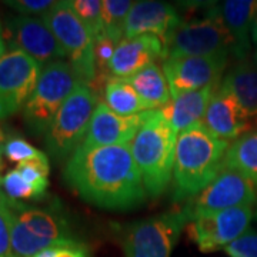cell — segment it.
Segmentation results:
<instances>
[{
    "label": "cell",
    "mask_w": 257,
    "mask_h": 257,
    "mask_svg": "<svg viewBox=\"0 0 257 257\" xmlns=\"http://www.w3.org/2000/svg\"><path fill=\"white\" fill-rule=\"evenodd\" d=\"M63 177L84 202L107 210H128L146 202L143 179L130 146L79 147Z\"/></svg>",
    "instance_id": "obj_1"
},
{
    "label": "cell",
    "mask_w": 257,
    "mask_h": 257,
    "mask_svg": "<svg viewBox=\"0 0 257 257\" xmlns=\"http://www.w3.org/2000/svg\"><path fill=\"white\" fill-rule=\"evenodd\" d=\"M230 142L213 136L204 123L179 133L173 166L175 202H187L221 172Z\"/></svg>",
    "instance_id": "obj_2"
},
{
    "label": "cell",
    "mask_w": 257,
    "mask_h": 257,
    "mask_svg": "<svg viewBox=\"0 0 257 257\" xmlns=\"http://www.w3.org/2000/svg\"><path fill=\"white\" fill-rule=\"evenodd\" d=\"M177 136L159 109L145 113L130 150L149 197H159L173 179Z\"/></svg>",
    "instance_id": "obj_3"
},
{
    "label": "cell",
    "mask_w": 257,
    "mask_h": 257,
    "mask_svg": "<svg viewBox=\"0 0 257 257\" xmlns=\"http://www.w3.org/2000/svg\"><path fill=\"white\" fill-rule=\"evenodd\" d=\"M10 241L15 257H36L40 251L63 240H72L70 223L64 211L52 204L47 207L29 206L10 200Z\"/></svg>",
    "instance_id": "obj_4"
},
{
    "label": "cell",
    "mask_w": 257,
    "mask_h": 257,
    "mask_svg": "<svg viewBox=\"0 0 257 257\" xmlns=\"http://www.w3.org/2000/svg\"><path fill=\"white\" fill-rule=\"evenodd\" d=\"M42 19L57 39L80 83L90 86L92 89L96 87L97 67L94 40L73 12L70 2H56L55 6Z\"/></svg>",
    "instance_id": "obj_5"
},
{
    "label": "cell",
    "mask_w": 257,
    "mask_h": 257,
    "mask_svg": "<svg viewBox=\"0 0 257 257\" xmlns=\"http://www.w3.org/2000/svg\"><path fill=\"white\" fill-rule=\"evenodd\" d=\"M97 104L96 92L83 83L64 101L45 138L47 152L55 160H64L82 145Z\"/></svg>",
    "instance_id": "obj_6"
},
{
    "label": "cell",
    "mask_w": 257,
    "mask_h": 257,
    "mask_svg": "<svg viewBox=\"0 0 257 257\" xmlns=\"http://www.w3.org/2000/svg\"><path fill=\"white\" fill-rule=\"evenodd\" d=\"M80 84L72 64L56 60L46 64L39 77L35 92L23 107V117L35 135H46L57 111Z\"/></svg>",
    "instance_id": "obj_7"
},
{
    "label": "cell",
    "mask_w": 257,
    "mask_h": 257,
    "mask_svg": "<svg viewBox=\"0 0 257 257\" xmlns=\"http://www.w3.org/2000/svg\"><path fill=\"white\" fill-rule=\"evenodd\" d=\"M167 57L234 55V40L226 28L219 5L199 19L184 22L165 40Z\"/></svg>",
    "instance_id": "obj_8"
},
{
    "label": "cell",
    "mask_w": 257,
    "mask_h": 257,
    "mask_svg": "<svg viewBox=\"0 0 257 257\" xmlns=\"http://www.w3.org/2000/svg\"><path fill=\"white\" fill-rule=\"evenodd\" d=\"M187 223L189 220L180 210L123 226L119 230L123 253L126 257H170Z\"/></svg>",
    "instance_id": "obj_9"
},
{
    "label": "cell",
    "mask_w": 257,
    "mask_h": 257,
    "mask_svg": "<svg viewBox=\"0 0 257 257\" xmlns=\"http://www.w3.org/2000/svg\"><path fill=\"white\" fill-rule=\"evenodd\" d=\"M256 203L257 189L247 177L230 169H221L210 184L186 202L182 211L192 221L226 209L254 206Z\"/></svg>",
    "instance_id": "obj_10"
},
{
    "label": "cell",
    "mask_w": 257,
    "mask_h": 257,
    "mask_svg": "<svg viewBox=\"0 0 257 257\" xmlns=\"http://www.w3.org/2000/svg\"><path fill=\"white\" fill-rule=\"evenodd\" d=\"M42 70V64L22 50H8L0 57V120L26 106Z\"/></svg>",
    "instance_id": "obj_11"
},
{
    "label": "cell",
    "mask_w": 257,
    "mask_h": 257,
    "mask_svg": "<svg viewBox=\"0 0 257 257\" xmlns=\"http://www.w3.org/2000/svg\"><path fill=\"white\" fill-rule=\"evenodd\" d=\"M229 55L177 56L163 62L172 99L206 87H219Z\"/></svg>",
    "instance_id": "obj_12"
},
{
    "label": "cell",
    "mask_w": 257,
    "mask_h": 257,
    "mask_svg": "<svg viewBox=\"0 0 257 257\" xmlns=\"http://www.w3.org/2000/svg\"><path fill=\"white\" fill-rule=\"evenodd\" d=\"M253 216V206L231 207L189 221L186 233L203 253L224 250L246 233Z\"/></svg>",
    "instance_id": "obj_13"
},
{
    "label": "cell",
    "mask_w": 257,
    "mask_h": 257,
    "mask_svg": "<svg viewBox=\"0 0 257 257\" xmlns=\"http://www.w3.org/2000/svg\"><path fill=\"white\" fill-rule=\"evenodd\" d=\"M9 50H22L40 64L66 59L63 49L43 19L16 16L6 22Z\"/></svg>",
    "instance_id": "obj_14"
},
{
    "label": "cell",
    "mask_w": 257,
    "mask_h": 257,
    "mask_svg": "<svg viewBox=\"0 0 257 257\" xmlns=\"http://www.w3.org/2000/svg\"><path fill=\"white\" fill-rule=\"evenodd\" d=\"M145 113L135 116H120L111 110L104 101H99L93 113L87 135L79 147L93 149L104 146H130L142 127Z\"/></svg>",
    "instance_id": "obj_15"
},
{
    "label": "cell",
    "mask_w": 257,
    "mask_h": 257,
    "mask_svg": "<svg viewBox=\"0 0 257 257\" xmlns=\"http://www.w3.org/2000/svg\"><path fill=\"white\" fill-rule=\"evenodd\" d=\"M167 59L165 42L153 35L130 37L120 42L109 64L110 77L128 79L146 67L156 64L157 60Z\"/></svg>",
    "instance_id": "obj_16"
},
{
    "label": "cell",
    "mask_w": 257,
    "mask_h": 257,
    "mask_svg": "<svg viewBox=\"0 0 257 257\" xmlns=\"http://www.w3.org/2000/svg\"><path fill=\"white\" fill-rule=\"evenodd\" d=\"M180 25V15L173 6L155 0L135 2L126 19L124 39L153 35L165 42L166 37Z\"/></svg>",
    "instance_id": "obj_17"
},
{
    "label": "cell",
    "mask_w": 257,
    "mask_h": 257,
    "mask_svg": "<svg viewBox=\"0 0 257 257\" xmlns=\"http://www.w3.org/2000/svg\"><path fill=\"white\" fill-rule=\"evenodd\" d=\"M204 126L221 140H237L248 130V117L234 96L219 86L204 114Z\"/></svg>",
    "instance_id": "obj_18"
},
{
    "label": "cell",
    "mask_w": 257,
    "mask_h": 257,
    "mask_svg": "<svg viewBox=\"0 0 257 257\" xmlns=\"http://www.w3.org/2000/svg\"><path fill=\"white\" fill-rule=\"evenodd\" d=\"M226 28L234 40V56L246 60L250 52L251 30L257 18V0H226L219 5Z\"/></svg>",
    "instance_id": "obj_19"
},
{
    "label": "cell",
    "mask_w": 257,
    "mask_h": 257,
    "mask_svg": "<svg viewBox=\"0 0 257 257\" xmlns=\"http://www.w3.org/2000/svg\"><path fill=\"white\" fill-rule=\"evenodd\" d=\"M217 89L219 87H206L197 92L186 93L179 96L177 99H172L159 110L162 111L165 119L179 135L184 130L202 123L211 97Z\"/></svg>",
    "instance_id": "obj_20"
},
{
    "label": "cell",
    "mask_w": 257,
    "mask_h": 257,
    "mask_svg": "<svg viewBox=\"0 0 257 257\" xmlns=\"http://www.w3.org/2000/svg\"><path fill=\"white\" fill-rule=\"evenodd\" d=\"M237 100L247 117L257 116V64L239 60L220 83Z\"/></svg>",
    "instance_id": "obj_21"
},
{
    "label": "cell",
    "mask_w": 257,
    "mask_h": 257,
    "mask_svg": "<svg viewBox=\"0 0 257 257\" xmlns=\"http://www.w3.org/2000/svg\"><path fill=\"white\" fill-rule=\"evenodd\" d=\"M124 80L130 83L133 89L139 93V96L153 109H160L172 100V94L163 69L157 63L149 66L145 70Z\"/></svg>",
    "instance_id": "obj_22"
},
{
    "label": "cell",
    "mask_w": 257,
    "mask_h": 257,
    "mask_svg": "<svg viewBox=\"0 0 257 257\" xmlns=\"http://www.w3.org/2000/svg\"><path fill=\"white\" fill-rule=\"evenodd\" d=\"M103 96L104 103L120 116H135L145 111L155 110L124 79L109 77L104 83Z\"/></svg>",
    "instance_id": "obj_23"
},
{
    "label": "cell",
    "mask_w": 257,
    "mask_h": 257,
    "mask_svg": "<svg viewBox=\"0 0 257 257\" xmlns=\"http://www.w3.org/2000/svg\"><path fill=\"white\" fill-rule=\"evenodd\" d=\"M221 169L247 177L257 189V133H246L230 145Z\"/></svg>",
    "instance_id": "obj_24"
},
{
    "label": "cell",
    "mask_w": 257,
    "mask_h": 257,
    "mask_svg": "<svg viewBox=\"0 0 257 257\" xmlns=\"http://www.w3.org/2000/svg\"><path fill=\"white\" fill-rule=\"evenodd\" d=\"M133 6L130 0H103L101 16L104 26V36L119 45L124 37V26L128 12Z\"/></svg>",
    "instance_id": "obj_25"
},
{
    "label": "cell",
    "mask_w": 257,
    "mask_h": 257,
    "mask_svg": "<svg viewBox=\"0 0 257 257\" xmlns=\"http://www.w3.org/2000/svg\"><path fill=\"white\" fill-rule=\"evenodd\" d=\"M70 6L90 33L94 43L104 37L100 0H70Z\"/></svg>",
    "instance_id": "obj_26"
},
{
    "label": "cell",
    "mask_w": 257,
    "mask_h": 257,
    "mask_svg": "<svg viewBox=\"0 0 257 257\" xmlns=\"http://www.w3.org/2000/svg\"><path fill=\"white\" fill-rule=\"evenodd\" d=\"M2 190L10 200L20 203H25L26 200H40L46 196V193L42 192L32 183H29L16 169L3 176Z\"/></svg>",
    "instance_id": "obj_27"
},
{
    "label": "cell",
    "mask_w": 257,
    "mask_h": 257,
    "mask_svg": "<svg viewBox=\"0 0 257 257\" xmlns=\"http://www.w3.org/2000/svg\"><path fill=\"white\" fill-rule=\"evenodd\" d=\"M2 155L9 159L13 163H26V162H40L46 160L47 155L33 147L29 142L19 136H9L5 146L2 149Z\"/></svg>",
    "instance_id": "obj_28"
},
{
    "label": "cell",
    "mask_w": 257,
    "mask_h": 257,
    "mask_svg": "<svg viewBox=\"0 0 257 257\" xmlns=\"http://www.w3.org/2000/svg\"><path fill=\"white\" fill-rule=\"evenodd\" d=\"M12 230V211L9 197L0 187V257H15L10 241Z\"/></svg>",
    "instance_id": "obj_29"
},
{
    "label": "cell",
    "mask_w": 257,
    "mask_h": 257,
    "mask_svg": "<svg viewBox=\"0 0 257 257\" xmlns=\"http://www.w3.org/2000/svg\"><path fill=\"white\" fill-rule=\"evenodd\" d=\"M36 257H92L87 246L79 240H63L46 250L40 251Z\"/></svg>",
    "instance_id": "obj_30"
},
{
    "label": "cell",
    "mask_w": 257,
    "mask_h": 257,
    "mask_svg": "<svg viewBox=\"0 0 257 257\" xmlns=\"http://www.w3.org/2000/svg\"><path fill=\"white\" fill-rule=\"evenodd\" d=\"M116 46H117V43L106 36L101 37L100 40H97L94 43V57H96V67H97L96 84L99 83V77L103 76V73H109V64H110Z\"/></svg>",
    "instance_id": "obj_31"
},
{
    "label": "cell",
    "mask_w": 257,
    "mask_h": 257,
    "mask_svg": "<svg viewBox=\"0 0 257 257\" xmlns=\"http://www.w3.org/2000/svg\"><path fill=\"white\" fill-rule=\"evenodd\" d=\"M224 251L230 257H257V233L246 231L241 237L230 243Z\"/></svg>",
    "instance_id": "obj_32"
},
{
    "label": "cell",
    "mask_w": 257,
    "mask_h": 257,
    "mask_svg": "<svg viewBox=\"0 0 257 257\" xmlns=\"http://www.w3.org/2000/svg\"><path fill=\"white\" fill-rule=\"evenodd\" d=\"M56 2L52 0H13V2H5V5L10 6L12 9L18 10L22 16L29 15H42L45 16L49 10L55 6Z\"/></svg>",
    "instance_id": "obj_33"
},
{
    "label": "cell",
    "mask_w": 257,
    "mask_h": 257,
    "mask_svg": "<svg viewBox=\"0 0 257 257\" xmlns=\"http://www.w3.org/2000/svg\"><path fill=\"white\" fill-rule=\"evenodd\" d=\"M6 140H8L6 132H5V128H3L2 123H0V153H2V149H3V146H5Z\"/></svg>",
    "instance_id": "obj_34"
},
{
    "label": "cell",
    "mask_w": 257,
    "mask_h": 257,
    "mask_svg": "<svg viewBox=\"0 0 257 257\" xmlns=\"http://www.w3.org/2000/svg\"><path fill=\"white\" fill-rule=\"evenodd\" d=\"M5 37H3V32H2V25H0V57L5 55Z\"/></svg>",
    "instance_id": "obj_35"
},
{
    "label": "cell",
    "mask_w": 257,
    "mask_h": 257,
    "mask_svg": "<svg viewBox=\"0 0 257 257\" xmlns=\"http://www.w3.org/2000/svg\"><path fill=\"white\" fill-rule=\"evenodd\" d=\"M251 40L257 46V18L254 20V25H253V30H251Z\"/></svg>",
    "instance_id": "obj_36"
},
{
    "label": "cell",
    "mask_w": 257,
    "mask_h": 257,
    "mask_svg": "<svg viewBox=\"0 0 257 257\" xmlns=\"http://www.w3.org/2000/svg\"><path fill=\"white\" fill-rule=\"evenodd\" d=\"M2 167H3V166H2V153H0V187H2V179H3V177H2Z\"/></svg>",
    "instance_id": "obj_37"
},
{
    "label": "cell",
    "mask_w": 257,
    "mask_h": 257,
    "mask_svg": "<svg viewBox=\"0 0 257 257\" xmlns=\"http://www.w3.org/2000/svg\"><path fill=\"white\" fill-rule=\"evenodd\" d=\"M254 60H256V64H257V52H256V55H254Z\"/></svg>",
    "instance_id": "obj_38"
},
{
    "label": "cell",
    "mask_w": 257,
    "mask_h": 257,
    "mask_svg": "<svg viewBox=\"0 0 257 257\" xmlns=\"http://www.w3.org/2000/svg\"><path fill=\"white\" fill-rule=\"evenodd\" d=\"M256 219H257V210H256Z\"/></svg>",
    "instance_id": "obj_39"
}]
</instances>
